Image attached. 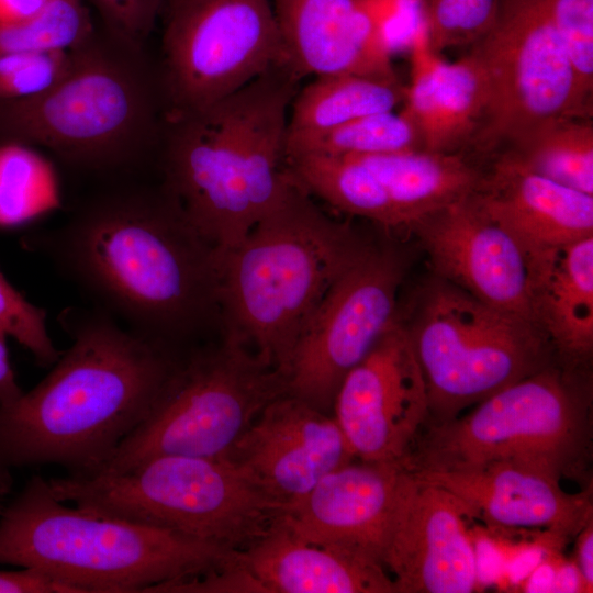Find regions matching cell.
I'll return each mask as SVG.
<instances>
[{
	"instance_id": "obj_1",
	"label": "cell",
	"mask_w": 593,
	"mask_h": 593,
	"mask_svg": "<svg viewBox=\"0 0 593 593\" xmlns=\"http://www.w3.org/2000/svg\"><path fill=\"white\" fill-rule=\"evenodd\" d=\"M32 244L130 331L172 351L220 318L219 251L163 187L104 193Z\"/></svg>"
},
{
	"instance_id": "obj_2",
	"label": "cell",
	"mask_w": 593,
	"mask_h": 593,
	"mask_svg": "<svg viewBox=\"0 0 593 593\" xmlns=\"http://www.w3.org/2000/svg\"><path fill=\"white\" fill-rule=\"evenodd\" d=\"M60 323L70 347L32 390L0 405V463L89 475L146 419L182 356L101 312L67 310Z\"/></svg>"
},
{
	"instance_id": "obj_3",
	"label": "cell",
	"mask_w": 593,
	"mask_h": 593,
	"mask_svg": "<svg viewBox=\"0 0 593 593\" xmlns=\"http://www.w3.org/2000/svg\"><path fill=\"white\" fill-rule=\"evenodd\" d=\"M369 246L348 224L326 215L291 177L279 203L238 245L219 253L224 336L287 379L302 331Z\"/></svg>"
},
{
	"instance_id": "obj_4",
	"label": "cell",
	"mask_w": 593,
	"mask_h": 593,
	"mask_svg": "<svg viewBox=\"0 0 593 593\" xmlns=\"http://www.w3.org/2000/svg\"><path fill=\"white\" fill-rule=\"evenodd\" d=\"M164 124L157 66L102 26L71 48L53 87L0 101V145H37L92 171L135 165L159 145Z\"/></svg>"
},
{
	"instance_id": "obj_5",
	"label": "cell",
	"mask_w": 593,
	"mask_h": 593,
	"mask_svg": "<svg viewBox=\"0 0 593 593\" xmlns=\"http://www.w3.org/2000/svg\"><path fill=\"white\" fill-rule=\"evenodd\" d=\"M236 552L66 506L38 475L0 516V563L37 571L76 593L152 592L217 570Z\"/></svg>"
},
{
	"instance_id": "obj_6",
	"label": "cell",
	"mask_w": 593,
	"mask_h": 593,
	"mask_svg": "<svg viewBox=\"0 0 593 593\" xmlns=\"http://www.w3.org/2000/svg\"><path fill=\"white\" fill-rule=\"evenodd\" d=\"M591 403L588 370L556 359L470 413L426 424L402 465L425 470L512 461L560 481L580 479L591 458Z\"/></svg>"
},
{
	"instance_id": "obj_7",
	"label": "cell",
	"mask_w": 593,
	"mask_h": 593,
	"mask_svg": "<svg viewBox=\"0 0 593 593\" xmlns=\"http://www.w3.org/2000/svg\"><path fill=\"white\" fill-rule=\"evenodd\" d=\"M83 511L168 529L242 551L282 516L275 501L224 458L158 456L119 473L48 480Z\"/></svg>"
},
{
	"instance_id": "obj_8",
	"label": "cell",
	"mask_w": 593,
	"mask_h": 593,
	"mask_svg": "<svg viewBox=\"0 0 593 593\" xmlns=\"http://www.w3.org/2000/svg\"><path fill=\"white\" fill-rule=\"evenodd\" d=\"M412 305L399 320L425 380L426 424L448 422L556 360L535 325L438 277Z\"/></svg>"
},
{
	"instance_id": "obj_9",
	"label": "cell",
	"mask_w": 593,
	"mask_h": 593,
	"mask_svg": "<svg viewBox=\"0 0 593 593\" xmlns=\"http://www.w3.org/2000/svg\"><path fill=\"white\" fill-rule=\"evenodd\" d=\"M287 379L251 350L221 344L181 357L156 405L94 473H119L158 456L224 458ZM92 473V474H94Z\"/></svg>"
},
{
	"instance_id": "obj_10",
	"label": "cell",
	"mask_w": 593,
	"mask_h": 593,
	"mask_svg": "<svg viewBox=\"0 0 593 593\" xmlns=\"http://www.w3.org/2000/svg\"><path fill=\"white\" fill-rule=\"evenodd\" d=\"M166 13L157 65L165 120L204 110L286 65L271 0H172Z\"/></svg>"
},
{
	"instance_id": "obj_11",
	"label": "cell",
	"mask_w": 593,
	"mask_h": 593,
	"mask_svg": "<svg viewBox=\"0 0 593 593\" xmlns=\"http://www.w3.org/2000/svg\"><path fill=\"white\" fill-rule=\"evenodd\" d=\"M471 47L488 90L473 149L491 153L550 118H592L542 0H497L492 25Z\"/></svg>"
},
{
	"instance_id": "obj_12",
	"label": "cell",
	"mask_w": 593,
	"mask_h": 593,
	"mask_svg": "<svg viewBox=\"0 0 593 593\" xmlns=\"http://www.w3.org/2000/svg\"><path fill=\"white\" fill-rule=\"evenodd\" d=\"M404 271L400 253L370 244L338 277L295 344L288 394L332 412L345 376L396 323Z\"/></svg>"
},
{
	"instance_id": "obj_13",
	"label": "cell",
	"mask_w": 593,
	"mask_h": 593,
	"mask_svg": "<svg viewBox=\"0 0 593 593\" xmlns=\"http://www.w3.org/2000/svg\"><path fill=\"white\" fill-rule=\"evenodd\" d=\"M236 92L165 120L161 187L219 253L238 245L265 215L242 154Z\"/></svg>"
},
{
	"instance_id": "obj_14",
	"label": "cell",
	"mask_w": 593,
	"mask_h": 593,
	"mask_svg": "<svg viewBox=\"0 0 593 593\" xmlns=\"http://www.w3.org/2000/svg\"><path fill=\"white\" fill-rule=\"evenodd\" d=\"M332 411L356 459L402 463L427 423L428 398L399 318L345 376Z\"/></svg>"
},
{
	"instance_id": "obj_15",
	"label": "cell",
	"mask_w": 593,
	"mask_h": 593,
	"mask_svg": "<svg viewBox=\"0 0 593 593\" xmlns=\"http://www.w3.org/2000/svg\"><path fill=\"white\" fill-rule=\"evenodd\" d=\"M468 506L403 467L382 563L395 593H470L479 586Z\"/></svg>"
},
{
	"instance_id": "obj_16",
	"label": "cell",
	"mask_w": 593,
	"mask_h": 593,
	"mask_svg": "<svg viewBox=\"0 0 593 593\" xmlns=\"http://www.w3.org/2000/svg\"><path fill=\"white\" fill-rule=\"evenodd\" d=\"M472 194L424 217L411 231L436 277L535 325L532 290L537 258Z\"/></svg>"
},
{
	"instance_id": "obj_17",
	"label": "cell",
	"mask_w": 593,
	"mask_h": 593,
	"mask_svg": "<svg viewBox=\"0 0 593 593\" xmlns=\"http://www.w3.org/2000/svg\"><path fill=\"white\" fill-rule=\"evenodd\" d=\"M224 459L287 508L356 457L331 413L283 394L261 411Z\"/></svg>"
},
{
	"instance_id": "obj_18",
	"label": "cell",
	"mask_w": 593,
	"mask_h": 593,
	"mask_svg": "<svg viewBox=\"0 0 593 593\" xmlns=\"http://www.w3.org/2000/svg\"><path fill=\"white\" fill-rule=\"evenodd\" d=\"M402 469V463L354 460L324 475L280 522L306 542L383 566Z\"/></svg>"
},
{
	"instance_id": "obj_19",
	"label": "cell",
	"mask_w": 593,
	"mask_h": 593,
	"mask_svg": "<svg viewBox=\"0 0 593 593\" xmlns=\"http://www.w3.org/2000/svg\"><path fill=\"white\" fill-rule=\"evenodd\" d=\"M449 491L472 517L507 528H545L552 536H577L592 519V493H568L552 474L512 461L410 470Z\"/></svg>"
},
{
	"instance_id": "obj_20",
	"label": "cell",
	"mask_w": 593,
	"mask_h": 593,
	"mask_svg": "<svg viewBox=\"0 0 593 593\" xmlns=\"http://www.w3.org/2000/svg\"><path fill=\"white\" fill-rule=\"evenodd\" d=\"M286 65L300 80L332 75L396 79L365 0H271Z\"/></svg>"
},
{
	"instance_id": "obj_21",
	"label": "cell",
	"mask_w": 593,
	"mask_h": 593,
	"mask_svg": "<svg viewBox=\"0 0 593 593\" xmlns=\"http://www.w3.org/2000/svg\"><path fill=\"white\" fill-rule=\"evenodd\" d=\"M472 197L536 258L593 236V195L530 172L502 155Z\"/></svg>"
},
{
	"instance_id": "obj_22",
	"label": "cell",
	"mask_w": 593,
	"mask_h": 593,
	"mask_svg": "<svg viewBox=\"0 0 593 593\" xmlns=\"http://www.w3.org/2000/svg\"><path fill=\"white\" fill-rule=\"evenodd\" d=\"M234 562L253 593H395L381 563L306 542L280 518Z\"/></svg>"
},
{
	"instance_id": "obj_23",
	"label": "cell",
	"mask_w": 593,
	"mask_h": 593,
	"mask_svg": "<svg viewBox=\"0 0 593 593\" xmlns=\"http://www.w3.org/2000/svg\"><path fill=\"white\" fill-rule=\"evenodd\" d=\"M532 313L556 359L588 370L593 351V236L537 258Z\"/></svg>"
},
{
	"instance_id": "obj_24",
	"label": "cell",
	"mask_w": 593,
	"mask_h": 593,
	"mask_svg": "<svg viewBox=\"0 0 593 593\" xmlns=\"http://www.w3.org/2000/svg\"><path fill=\"white\" fill-rule=\"evenodd\" d=\"M355 157L381 183L398 230L411 231L424 217L471 195L485 175L460 152L412 149Z\"/></svg>"
},
{
	"instance_id": "obj_25",
	"label": "cell",
	"mask_w": 593,
	"mask_h": 593,
	"mask_svg": "<svg viewBox=\"0 0 593 593\" xmlns=\"http://www.w3.org/2000/svg\"><path fill=\"white\" fill-rule=\"evenodd\" d=\"M399 79L358 75L315 77L291 101L284 146L324 134L363 115L403 103Z\"/></svg>"
},
{
	"instance_id": "obj_26",
	"label": "cell",
	"mask_w": 593,
	"mask_h": 593,
	"mask_svg": "<svg viewBox=\"0 0 593 593\" xmlns=\"http://www.w3.org/2000/svg\"><path fill=\"white\" fill-rule=\"evenodd\" d=\"M500 155L530 172L593 195L592 118L544 120L511 141Z\"/></svg>"
},
{
	"instance_id": "obj_27",
	"label": "cell",
	"mask_w": 593,
	"mask_h": 593,
	"mask_svg": "<svg viewBox=\"0 0 593 593\" xmlns=\"http://www.w3.org/2000/svg\"><path fill=\"white\" fill-rule=\"evenodd\" d=\"M286 169L309 194L334 209L398 230L393 208L372 171L355 156L303 155L286 159Z\"/></svg>"
},
{
	"instance_id": "obj_28",
	"label": "cell",
	"mask_w": 593,
	"mask_h": 593,
	"mask_svg": "<svg viewBox=\"0 0 593 593\" xmlns=\"http://www.w3.org/2000/svg\"><path fill=\"white\" fill-rule=\"evenodd\" d=\"M483 70L469 52L454 63L441 60L435 120L425 149L455 153L471 146L486 109Z\"/></svg>"
},
{
	"instance_id": "obj_29",
	"label": "cell",
	"mask_w": 593,
	"mask_h": 593,
	"mask_svg": "<svg viewBox=\"0 0 593 593\" xmlns=\"http://www.w3.org/2000/svg\"><path fill=\"white\" fill-rule=\"evenodd\" d=\"M412 149H424L416 126L402 112L384 111L284 146V161L303 155L365 156Z\"/></svg>"
},
{
	"instance_id": "obj_30",
	"label": "cell",
	"mask_w": 593,
	"mask_h": 593,
	"mask_svg": "<svg viewBox=\"0 0 593 593\" xmlns=\"http://www.w3.org/2000/svg\"><path fill=\"white\" fill-rule=\"evenodd\" d=\"M86 0H48L36 13L0 22V54L67 51L96 29Z\"/></svg>"
},
{
	"instance_id": "obj_31",
	"label": "cell",
	"mask_w": 593,
	"mask_h": 593,
	"mask_svg": "<svg viewBox=\"0 0 593 593\" xmlns=\"http://www.w3.org/2000/svg\"><path fill=\"white\" fill-rule=\"evenodd\" d=\"M46 179L41 160L26 146L0 145V225L18 224L41 210Z\"/></svg>"
},
{
	"instance_id": "obj_32",
	"label": "cell",
	"mask_w": 593,
	"mask_h": 593,
	"mask_svg": "<svg viewBox=\"0 0 593 593\" xmlns=\"http://www.w3.org/2000/svg\"><path fill=\"white\" fill-rule=\"evenodd\" d=\"M497 0H423V21L430 49L472 45L492 25Z\"/></svg>"
},
{
	"instance_id": "obj_33",
	"label": "cell",
	"mask_w": 593,
	"mask_h": 593,
	"mask_svg": "<svg viewBox=\"0 0 593 593\" xmlns=\"http://www.w3.org/2000/svg\"><path fill=\"white\" fill-rule=\"evenodd\" d=\"M571 64L582 101L592 108L593 0H542Z\"/></svg>"
},
{
	"instance_id": "obj_34",
	"label": "cell",
	"mask_w": 593,
	"mask_h": 593,
	"mask_svg": "<svg viewBox=\"0 0 593 593\" xmlns=\"http://www.w3.org/2000/svg\"><path fill=\"white\" fill-rule=\"evenodd\" d=\"M71 49L0 54V101L36 96L68 71Z\"/></svg>"
},
{
	"instance_id": "obj_35",
	"label": "cell",
	"mask_w": 593,
	"mask_h": 593,
	"mask_svg": "<svg viewBox=\"0 0 593 593\" xmlns=\"http://www.w3.org/2000/svg\"><path fill=\"white\" fill-rule=\"evenodd\" d=\"M0 328L24 346L41 367H52L61 355L49 337L45 310L29 302L1 271Z\"/></svg>"
},
{
	"instance_id": "obj_36",
	"label": "cell",
	"mask_w": 593,
	"mask_h": 593,
	"mask_svg": "<svg viewBox=\"0 0 593 593\" xmlns=\"http://www.w3.org/2000/svg\"><path fill=\"white\" fill-rule=\"evenodd\" d=\"M98 11L102 27L122 42L145 48L166 0H88Z\"/></svg>"
},
{
	"instance_id": "obj_37",
	"label": "cell",
	"mask_w": 593,
	"mask_h": 593,
	"mask_svg": "<svg viewBox=\"0 0 593 593\" xmlns=\"http://www.w3.org/2000/svg\"><path fill=\"white\" fill-rule=\"evenodd\" d=\"M0 593H76L75 590L43 573L22 568L0 570Z\"/></svg>"
},
{
	"instance_id": "obj_38",
	"label": "cell",
	"mask_w": 593,
	"mask_h": 593,
	"mask_svg": "<svg viewBox=\"0 0 593 593\" xmlns=\"http://www.w3.org/2000/svg\"><path fill=\"white\" fill-rule=\"evenodd\" d=\"M574 564L579 570L586 592L593 589V519L577 535Z\"/></svg>"
},
{
	"instance_id": "obj_39",
	"label": "cell",
	"mask_w": 593,
	"mask_h": 593,
	"mask_svg": "<svg viewBox=\"0 0 593 593\" xmlns=\"http://www.w3.org/2000/svg\"><path fill=\"white\" fill-rule=\"evenodd\" d=\"M7 336L0 328V405L15 401L23 393L10 363Z\"/></svg>"
},
{
	"instance_id": "obj_40",
	"label": "cell",
	"mask_w": 593,
	"mask_h": 593,
	"mask_svg": "<svg viewBox=\"0 0 593 593\" xmlns=\"http://www.w3.org/2000/svg\"><path fill=\"white\" fill-rule=\"evenodd\" d=\"M550 592H586L574 562H562L555 568Z\"/></svg>"
},
{
	"instance_id": "obj_41",
	"label": "cell",
	"mask_w": 593,
	"mask_h": 593,
	"mask_svg": "<svg viewBox=\"0 0 593 593\" xmlns=\"http://www.w3.org/2000/svg\"><path fill=\"white\" fill-rule=\"evenodd\" d=\"M48 0H0V22L27 18L40 11Z\"/></svg>"
},
{
	"instance_id": "obj_42",
	"label": "cell",
	"mask_w": 593,
	"mask_h": 593,
	"mask_svg": "<svg viewBox=\"0 0 593 593\" xmlns=\"http://www.w3.org/2000/svg\"><path fill=\"white\" fill-rule=\"evenodd\" d=\"M11 484V478L9 475V468L0 463V501L9 491Z\"/></svg>"
},
{
	"instance_id": "obj_43",
	"label": "cell",
	"mask_w": 593,
	"mask_h": 593,
	"mask_svg": "<svg viewBox=\"0 0 593 593\" xmlns=\"http://www.w3.org/2000/svg\"><path fill=\"white\" fill-rule=\"evenodd\" d=\"M169 1H172V0H166V3L169 2Z\"/></svg>"
}]
</instances>
